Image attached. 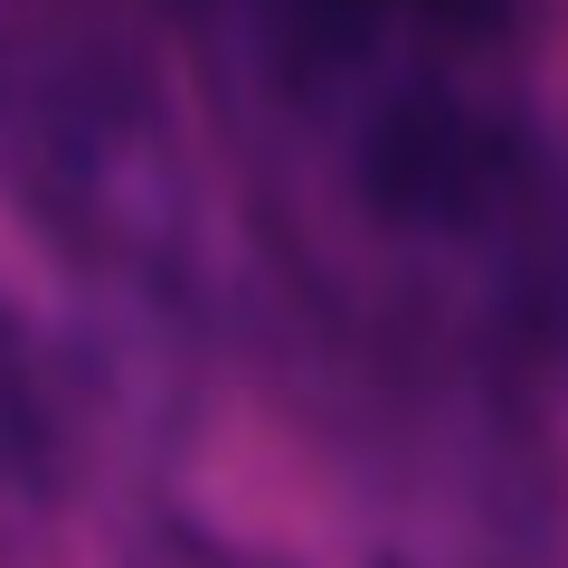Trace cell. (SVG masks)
Here are the masks:
<instances>
[{"instance_id": "1", "label": "cell", "mask_w": 568, "mask_h": 568, "mask_svg": "<svg viewBox=\"0 0 568 568\" xmlns=\"http://www.w3.org/2000/svg\"><path fill=\"white\" fill-rule=\"evenodd\" d=\"M20 190L39 227L95 275L171 294L209 256L200 162H190L171 104L152 95V77L133 67L85 58L48 77V95L20 123Z\"/></svg>"}, {"instance_id": "2", "label": "cell", "mask_w": 568, "mask_h": 568, "mask_svg": "<svg viewBox=\"0 0 568 568\" xmlns=\"http://www.w3.org/2000/svg\"><path fill=\"white\" fill-rule=\"evenodd\" d=\"M265 95L304 123L369 85L493 77L521 29V0H237Z\"/></svg>"}, {"instance_id": "3", "label": "cell", "mask_w": 568, "mask_h": 568, "mask_svg": "<svg viewBox=\"0 0 568 568\" xmlns=\"http://www.w3.org/2000/svg\"><path fill=\"white\" fill-rule=\"evenodd\" d=\"M58 465V388L29 323L0 304V493H39Z\"/></svg>"}, {"instance_id": "4", "label": "cell", "mask_w": 568, "mask_h": 568, "mask_svg": "<svg viewBox=\"0 0 568 568\" xmlns=\"http://www.w3.org/2000/svg\"><path fill=\"white\" fill-rule=\"evenodd\" d=\"M123 568H284V559H265V549L227 540V530L171 521V530H152V540H133V559H123Z\"/></svg>"}]
</instances>
